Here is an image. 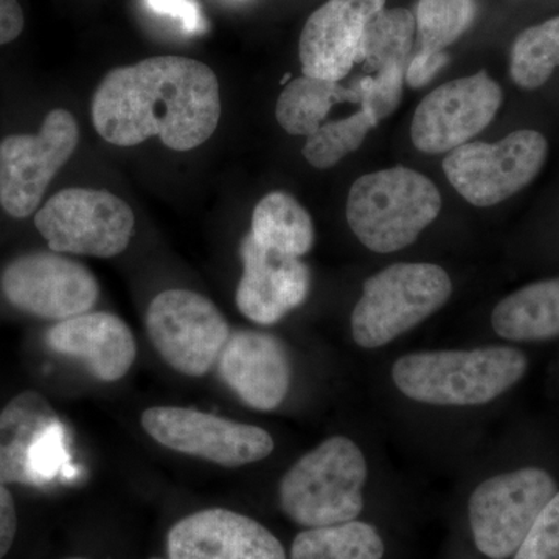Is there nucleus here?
I'll list each match as a JSON object with an SVG mask.
<instances>
[{
    "mask_svg": "<svg viewBox=\"0 0 559 559\" xmlns=\"http://www.w3.org/2000/svg\"><path fill=\"white\" fill-rule=\"evenodd\" d=\"M219 119L215 72L186 57H154L112 69L92 100L95 131L124 148L159 138L173 151L194 150L212 138Z\"/></svg>",
    "mask_w": 559,
    "mask_h": 559,
    "instance_id": "f257e3e1",
    "label": "nucleus"
},
{
    "mask_svg": "<svg viewBox=\"0 0 559 559\" xmlns=\"http://www.w3.org/2000/svg\"><path fill=\"white\" fill-rule=\"evenodd\" d=\"M527 367V356L511 347L436 349L401 356L393 364L392 380L417 403L481 406L520 382Z\"/></svg>",
    "mask_w": 559,
    "mask_h": 559,
    "instance_id": "f03ea898",
    "label": "nucleus"
},
{
    "mask_svg": "<svg viewBox=\"0 0 559 559\" xmlns=\"http://www.w3.org/2000/svg\"><path fill=\"white\" fill-rule=\"evenodd\" d=\"M440 210V191L428 176L393 167L355 180L348 193L347 221L367 249L392 253L414 245Z\"/></svg>",
    "mask_w": 559,
    "mask_h": 559,
    "instance_id": "7ed1b4c3",
    "label": "nucleus"
},
{
    "mask_svg": "<svg viewBox=\"0 0 559 559\" xmlns=\"http://www.w3.org/2000/svg\"><path fill=\"white\" fill-rule=\"evenodd\" d=\"M369 468L352 439L330 437L297 460L280 481V506L301 527L355 521L364 509Z\"/></svg>",
    "mask_w": 559,
    "mask_h": 559,
    "instance_id": "20e7f679",
    "label": "nucleus"
},
{
    "mask_svg": "<svg viewBox=\"0 0 559 559\" xmlns=\"http://www.w3.org/2000/svg\"><path fill=\"white\" fill-rule=\"evenodd\" d=\"M450 274L432 263H396L364 282L352 312V336L360 348L384 347L447 305Z\"/></svg>",
    "mask_w": 559,
    "mask_h": 559,
    "instance_id": "39448f33",
    "label": "nucleus"
},
{
    "mask_svg": "<svg viewBox=\"0 0 559 559\" xmlns=\"http://www.w3.org/2000/svg\"><path fill=\"white\" fill-rule=\"evenodd\" d=\"M134 224V213L119 197L80 187L53 194L35 216L36 229L53 252L100 259L128 248Z\"/></svg>",
    "mask_w": 559,
    "mask_h": 559,
    "instance_id": "423d86ee",
    "label": "nucleus"
},
{
    "mask_svg": "<svg viewBox=\"0 0 559 559\" xmlns=\"http://www.w3.org/2000/svg\"><path fill=\"white\" fill-rule=\"evenodd\" d=\"M549 143L538 131L511 132L496 143L468 142L443 162L451 186L476 207H491L520 193L539 175Z\"/></svg>",
    "mask_w": 559,
    "mask_h": 559,
    "instance_id": "0eeeda50",
    "label": "nucleus"
},
{
    "mask_svg": "<svg viewBox=\"0 0 559 559\" xmlns=\"http://www.w3.org/2000/svg\"><path fill=\"white\" fill-rule=\"evenodd\" d=\"M558 492L546 469L522 468L481 481L469 498L474 543L491 559H507Z\"/></svg>",
    "mask_w": 559,
    "mask_h": 559,
    "instance_id": "6e6552de",
    "label": "nucleus"
},
{
    "mask_svg": "<svg viewBox=\"0 0 559 559\" xmlns=\"http://www.w3.org/2000/svg\"><path fill=\"white\" fill-rule=\"evenodd\" d=\"M146 330L168 366L187 377H204L230 337V326L216 305L189 289H168L154 297Z\"/></svg>",
    "mask_w": 559,
    "mask_h": 559,
    "instance_id": "1a4fd4ad",
    "label": "nucleus"
},
{
    "mask_svg": "<svg viewBox=\"0 0 559 559\" xmlns=\"http://www.w3.org/2000/svg\"><path fill=\"white\" fill-rule=\"evenodd\" d=\"M75 117L66 109L47 114L35 135H10L0 143V204L13 218L38 210L51 179L79 146Z\"/></svg>",
    "mask_w": 559,
    "mask_h": 559,
    "instance_id": "9d476101",
    "label": "nucleus"
},
{
    "mask_svg": "<svg viewBox=\"0 0 559 559\" xmlns=\"http://www.w3.org/2000/svg\"><path fill=\"white\" fill-rule=\"evenodd\" d=\"M142 426L162 447L226 468L270 457L275 447L271 433L259 426L186 407H151L143 412Z\"/></svg>",
    "mask_w": 559,
    "mask_h": 559,
    "instance_id": "9b49d317",
    "label": "nucleus"
},
{
    "mask_svg": "<svg viewBox=\"0 0 559 559\" xmlns=\"http://www.w3.org/2000/svg\"><path fill=\"white\" fill-rule=\"evenodd\" d=\"M2 290L17 310L58 322L90 312L100 296L97 278L86 266L51 252L11 261L3 271Z\"/></svg>",
    "mask_w": 559,
    "mask_h": 559,
    "instance_id": "f8f14e48",
    "label": "nucleus"
},
{
    "mask_svg": "<svg viewBox=\"0 0 559 559\" xmlns=\"http://www.w3.org/2000/svg\"><path fill=\"white\" fill-rule=\"evenodd\" d=\"M502 102V90L485 70L450 81L419 103L412 120V142L426 154L459 148L495 120Z\"/></svg>",
    "mask_w": 559,
    "mask_h": 559,
    "instance_id": "ddd939ff",
    "label": "nucleus"
},
{
    "mask_svg": "<svg viewBox=\"0 0 559 559\" xmlns=\"http://www.w3.org/2000/svg\"><path fill=\"white\" fill-rule=\"evenodd\" d=\"M385 0H329L308 17L299 40L301 72L344 80L358 64L364 32Z\"/></svg>",
    "mask_w": 559,
    "mask_h": 559,
    "instance_id": "4468645a",
    "label": "nucleus"
},
{
    "mask_svg": "<svg viewBox=\"0 0 559 559\" xmlns=\"http://www.w3.org/2000/svg\"><path fill=\"white\" fill-rule=\"evenodd\" d=\"M170 559H286L285 549L259 521L226 509L202 510L173 525Z\"/></svg>",
    "mask_w": 559,
    "mask_h": 559,
    "instance_id": "2eb2a0df",
    "label": "nucleus"
},
{
    "mask_svg": "<svg viewBox=\"0 0 559 559\" xmlns=\"http://www.w3.org/2000/svg\"><path fill=\"white\" fill-rule=\"evenodd\" d=\"M240 252L245 271L237 305L242 316L260 325H274L307 300L311 275L304 261L261 248L250 234Z\"/></svg>",
    "mask_w": 559,
    "mask_h": 559,
    "instance_id": "dca6fc26",
    "label": "nucleus"
},
{
    "mask_svg": "<svg viewBox=\"0 0 559 559\" xmlns=\"http://www.w3.org/2000/svg\"><path fill=\"white\" fill-rule=\"evenodd\" d=\"M218 362L223 381L252 409L274 411L288 395V353L272 334L250 330L230 334Z\"/></svg>",
    "mask_w": 559,
    "mask_h": 559,
    "instance_id": "f3484780",
    "label": "nucleus"
},
{
    "mask_svg": "<svg viewBox=\"0 0 559 559\" xmlns=\"http://www.w3.org/2000/svg\"><path fill=\"white\" fill-rule=\"evenodd\" d=\"M46 340L53 352L81 360L103 382L121 380L138 356L130 326L110 312L61 320L47 331Z\"/></svg>",
    "mask_w": 559,
    "mask_h": 559,
    "instance_id": "a211bd4d",
    "label": "nucleus"
},
{
    "mask_svg": "<svg viewBox=\"0 0 559 559\" xmlns=\"http://www.w3.org/2000/svg\"><path fill=\"white\" fill-rule=\"evenodd\" d=\"M58 418L46 396L27 390L0 412V485L27 484L28 454L40 430Z\"/></svg>",
    "mask_w": 559,
    "mask_h": 559,
    "instance_id": "6ab92c4d",
    "label": "nucleus"
},
{
    "mask_svg": "<svg viewBox=\"0 0 559 559\" xmlns=\"http://www.w3.org/2000/svg\"><path fill=\"white\" fill-rule=\"evenodd\" d=\"M491 325L500 337L514 342L559 337V277L530 283L500 300Z\"/></svg>",
    "mask_w": 559,
    "mask_h": 559,
    "instance_id": "aec40b11",
    "label": "nucleus"
},
{
    "mask_svg": "<svg viewBox=\"0 0 559 559\" xmlns=\"http://www.w3.org/2000/svg\"><path fill=\"white\" fill-rule=\"evenodd\" d=\"M253 240L261 248L300 259L314 242L310 213L285 191H272L257 204L252 215Z\"/></svg>",
    "mask_w": 559,
    "mask_h": 559,
    "instance_id": "412c9836",
    "label": "nucleus"
},
{
    "mask_svg": "<svg viewBox=\"0 0 559 559\" xmlns=\"http://www.w3.org/2000/svg\"><path fill=\"white\" fill-rule=\"evenodd\" d=\"M359 103L355 87H345L337 81L301 75L286 84L280 94L275 117L288 134L311 135L322 127L330 109L337 103Z\"/></svg>",
    "mask_w": 559,
    "mask_h": 559,
    "instance_id": "4be33fe9",
    "label": "nucleus"
},
{
    "mask_svg": "<svg viewBox=\"0 0 559 559\" xmlns=\"http://www.w3.org/2000/svg\"><path fill=\"white\" fill-rule=\"evenodd\" d=\"M384 551V540L373 525L349 521L299 533L290 559H382Z\"/></svg>",
    "mask_w": 559,
    "mask_h": 559,
    "instance_id": "5701e85b",
    "label": "nucleus"
},
{
    "mask_svg": "<svg viewBox=\"0 0 559 559\" xmlns=\"http://www.w3.org/2000/svg\"><path fill=\"white\" fill-rule=\"evenodd\" d=\"M415 16L406 9H382L364 32L358 64L371 73L407 69L414 51Z\"/></svg>",
    "mask_w": 559,
    "mask_h": 559,
    "instance_id": "b1692460",
    "label": "nucleus"
},
{
    "mask_svg": "<svg viewBox=\"0 0 559 559\" xmlns=\"http://www.w3.org/2000/svg\"><path fill=\"white\" fill-rule=\"evenodd\" d=\"M559 68V16L525 28L514 39L510 76L525 91L543 87Z\"/></svg>",
    "mask_w": 559,
    "mask_h": 559,
    "instance_id": "393cba45",
    "label": "nucleus"
},
{
    "mask_svg": "<svg viewBox=\"0 0 559 559\" xmlns=\"http://www.w3.org/2000/svg\"><path fill=\"white\" fill-rule=\"evenodd\" d=\"M477 11V0H419L415 13V51H444L469 31L476 21Z\"/></svg>",
    "mask_w": 559,
    "mask_h": 559,
    "instance_id": "a878e982",
    "label": "nucleus"
},
{
    "mask_svg": "<svg viewBox=\"0 0 559 559\" xmlns=\"http://www.w3.org/2000/svg\"><path fill=\"white\" fill-rule=\"evenodd\" d=\"M374 127H378V120L373 114L360 108L347 119L330 121L308 135L301 154L312 167L329 170L358 150Z\"/></svg>",
    "mask_w": 559,
    "mask_h": 559,
    "instance_id": "bb28decb",
    "label": "nucleus"
},
{
    "mask_svg": "<svg viewBox=\"0 0 559 559\" xmlns=\"http://www.w3.org/2000/svg\"><path fill=\"white\" fill-rule=\"evenodd\" d=\"M76 473L79 471L70 462L68 432L61 419L57 418L40 430L33 441L28 454L31 485L50 484L58 477L73 479Z\"/></svg>",
    "mask_w": 559,
    "mask_h": 559,
    "instance_id": "cd10ccee",
    "label": "nucleus"
},
{
    "mask_svg": "<svg viewBox=\"0 0 559 559\" xmlns=\"http://www.w3.org/2000/svg\"><path fill=\"white\" fill-rule=\"evenodd\" d=\"M404 76L406 70L403 69H388L364 76L356 86H353L358 92L360 108L370 110L378 123L388 119L390 114L399 108L406 83Z\"/></svg>",
    "mask_w": 559,
    "mask_h": 559,
    "instance_id": "c85d7f7f",
    "label": "nucleus"
},
{
    "mask_svg": "<svg viewBox=\"0 0 559 559\" xmlns=\"http://www.w3.org/2000/svg\"><path fill=\"white\" fill-rule=\"evenodd\" d=\"M514 559H559V491L540 511Z\"/></svg>",
    "mask_w": 559,
    "mask_h": 559,
    "instance_id": "c756f323",
    "label": "nucleus"
},
{
    "mask_svg": "<svg viewBox=\"0 0 559 559\" xmlns=\"http://www.w3.org/2000/svg\"><path fill=\"white\" fill-rule=\"evenodd\" d=\"M153 13L178 22L183 32L190 35L205 32L204 14L197 0H143Z\"/></svg>",
    "mask_w": 559,
    "mask_h": 559,
    "instance_id": "7c9ffc66",
    "label": "nucleus"
},
{
    "mask_svg": "<svg viewBox=\"0 0 559 559\" xmlns=\"http://www.w3.org/2000/svg\"><path fill=\"white\" fill-rule=\"evenodd\" d=\"M448 62H450V57H448L444 51H440V53L412 51L404 81H406L411 87H414V90H418V87L426 86V84H429L430 81L436 79L437 73H439Z\"/></svg>",
    "mask_w": 559,
    "mask_h": 559,
    "instance_id": "2f4dec72",
    "label": "nucleus"
},
{
    "mask_svg": "<svg viewBox=\"0 0 559 559\" xmlns=\"http://www.w3.org/2000/svg\"><path fill=\"white\" fill-rule=\"evenodd\" d=\"M17 532V513L13 496L5 485H0V559L9 554Z\"/></svg>",
    "mask_w": 559,
    "mask_h": 559,
    "instance_id": "473e14b6",
    "label": "nucleus"
},
{
    "mask_svg": "<svg viewBox=\"0 0 559 559\" xmlns=\"http://www.w3.org/2000/svg\"><path fill=\"white\" fill-rule=\"evenodd\" d=\"M24 22L17 0H0V46L13 43L24 31Z\"/></svg>",
    "mask_w": 559,
    "mask_h": 559,
    "instance_id": "72a5a7b5",
    "label": "nucleus"
},
{
    "mask_svg": "<svg viewBox=\"0 0 559 559\" xmlns=\"http://www.w3.org/2000/svg\"><path fill=\"white\" fill-rule=\"evenodd\" d=\"M72 559H83V558H72Z\"/></svg>",
    "mask_w": 559,
    "mask_h": 559,
    "instance_id": "f704fd0d",
    "label": "nucleus"
},
{
    "mask_svg": "<svg viewBox=\"0 0 559 559\" xmlns=\"http://www.w3.org/2000/svg\"><path fill=\"white\" fill-rule=\"evenodd\" d=\"M153 559H159V558H153Z\"/></svg>",
    "mask_w": 559,
    "mask_h": 559,
    "instance_id": "c9c22d12",
    "label": "nucleus"
}]
</instances>
